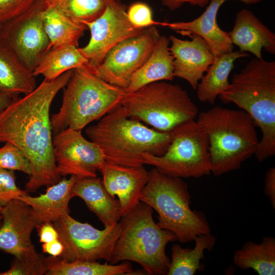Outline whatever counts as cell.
I'll return each instance as SVG.
<instances>
[{
    "label": "cell",
    "instance_id": "1",
    "mask_svg": "<svg viewBox=\"0 0 275 275\" xmlns=\"http://www.w3.org/2000/svg\"><path fill=\"white\" fill-rule=\"evenodd\" d=\"M73 72V69L53 80L44 79L31 93L15 97L0 112V143L16 146L29 161L31 175L25 186L27 193L61 180L53 153L50 108Z\"/></svg>",
    "mask_w": 275,
    "mask_h": 275
},
{
    "label": "cell",
    "instance_id": "2",
    "mask_svg": "<svg viewBox=\"0 0 275 275\" xmlns=\"http://www.w3.org/2000/svg\"><path fill=\"white\" fill-rule=\"evenodd\" d=\"M246 112L261 131L255 156L263 162L275 154V62L250 61L234 73L229 88L219 96Z\"/></svg>",
    "mask_w": 275,
    "mask_h": 275
},
{
    "label": "cell",
    "instance_id": "3",
    "mask_svg": "<svg viewBox=\"0 0 275 275\" xmlns=\"http://www.w3.org/2000/svg\"><path fill=\"white\" fill-rule=\"evenodd\" d=\"M86 133L105 161L127 166H143L144 154L163 155L172 138V131H160L129 118L121 105L88 127Z\"/></svg>",
    "mask_w": 275,
    "mask_h": 275
},
{
    "label": "cell",
    "instance_id": "4",
    "mask_svg": "<svg viewBox=\"0 0 275 275\" xmlns=\"http://www.w3.org/2000/svg\"><path fill=\"white\" fill-rule=\"evenodd\" d=\"M196 121L206 132L211 173L215 176L238 169L255 155L259 143L256 125L243 110L216 105L200 113Z\"/></svg>",
    "mask_w": 275,
    "mask_h": 275
},
{
    "label": "cell",
    "instance_id": "5",
    "mask_svg": "<svg viewBox=\"0 0 275 275\" xmlns=\"http://www.w3.org/2000/svg\"><path fill=\"white\" fill-rule=\"evenodd\" d=\"M63 89L61 106L50 117L53 135L67 129L81 130L120 105L125 93L124 89L104 81L87 66L73 69Z\"/></svg>",
    "mask_w": 275,
    "mask_h": 275
},
{
    "label": "cell",
    "instance_id": "6",
    "mask_svg": "<svg viewBox=\"0 0 275 275\" xmlns=\"http://www.w3.org/2000/svg\"><path fill=\"white\" fill-rule=\"evenodd\" d=\"M152 214L153 209L142 202L121 217L120 233L111 264L131 261L139 264L148 274H167L170 260L166 247L177 237L172 232L160 228Z\"/></svg>",
    "mask_w": 275,
    "mask_h": 275
},
{
    "label": "cell",
    "instance_id": "7",
    "mask_svg": "<svg viewBox=\"0 0 275 275\" xmlns=\"http://www.w3.org/2000/svg\"><path fill=\"white\" fill-rule=\"evenodd\" d=\"M148 173L140 200L157 212L156 224L160 228L173 233L181 243L211 233L204 214L190 208L191 196L186 182L180 178L163 175L155 168Z\"/></svg>",
    "mask_w": 275,
    "mask_h": 275
},
{
    "label": "cell",
    "instance_id": "8",
    "mask_svg": "<svg viewBox=\"0 0 275 275\" xmlns=\"http://www.w3.org/2000/svg\"><path fill=\"white\" fill-rule=\"evenodd\" d=\"M121 105L129 118L163 132H171L182 124L195 120L198 114L197 106L186 90L165 81L125 92Z\"/></svg>",
    "mask_w": 275,
    "mask_h": 275
},
{
    "label": "cell",
    "instance_id": "9",
    "mask_svg": "<svg viewBox=\"0 0 275 275\" xmlns=\"http://www.w3.org/2000/svg\"><path fill=\"white\" fill-rule=\"evenodd\" d=\"M172 138L166 152L156 156L142 155L144 164L153 166L160 173L173 177L200 178L211 174L206 132L195 120L172 131Z\"/></svg>",
    "mask_w": 275,
    "mask_h": 275
},
{
    "label": "cell",
    "instance_id": "10",
    "mask_svg": "<svg viewBox=\"0 0 275 275\" xmlns=\"http://www.w3.org/2000/svg\"><path fill=\"white\" fill-rule=\"evenodd\" d=\"M64 250L59 256L69 262L82 260L111 262L112 253L121 230L120 223L100 230L81 223L66 213L52 222Z\"/></svg>",
    "mask_w": 275,
    "mask_h": 275
},
{
    "label": "cell",
    "instance_id": "11",
    "mask_svg": "<svg viewBox=\"0 0 275 275\" xmlns=\"http://www.w3.org/2000/svg\"><path fill=\"white\" fill-rule=\"evenodd\" d=\"M160 37L154 25L144 29L140 34L113 47L93 72L104 81L125 90L132 76L150 56Z\"/></svg>",
    "mask_w": 275,
    "mask_h": 275
},
{
    "label": "cell",
    "instance_id": "12",
    "mask_svg": "<svg viewBox=\"0 0 275 275\" xmlns=\"http://www.w3.org/2000/svg\"><path fill=\"white\" fill-rule=\"evenodd\" d=\"M46 5L40 0L24 14L1 25L0 38L32 72L48 50L49 41L41 16Z\"/></svg>",
    "mask_w": 275,
    "mask_h": 275
},
{
    "label": "cell",
    "instance_id": "13",
    "mask_svg": "<svg viewBox=\"0 0 275 275\" xmlns=\"http://www.w3.org/2000/svg\"><path fill=\"white\" fill-rule=\"evenodd\" d=\"M85 25L91 37L88 43L79 49L88 61L87 67L93 71L113 47L124 39L140 34L144 29L130 23L126 6L118 0L109 4L101 15Z\"/></svg>",
    "mask_w": 275,
    "mask_h": 275
},
{
    "label": "cell",
    "instance_id": "14",
    "mask_svg": "<svg viewBox=\"0 0 275 275\" xmlns=\"http://www.w3.org/2000/svg\"><path fill=\"white\" fill-rule=\"evenodd\" d=\"M52 145L61 176L95 177L96 171L105 161L98 146L87 140L81 130L67 129L61 131L53 135Z\"/></svg>",
    "mask_w": 275,
    "mask_h": 275
},
{
    "label": "cell",
    "instance_id": "15",
    "mask_svg": "<svg viewBox=\"0 0 275 275\" xmlns=\"http://www.w3.org/2000/svg\"><path fill=\"white\" fill-rule=\"evenodd\" d=\"M3 223L0 228V250L15 257L35 249L31 234L37 226L31 208L21 200H12L0 211Z\"/></svg>",
    "mask_w": 275,
    "mask_h": 275
},
{
    "label": "cell",
    "instance_id": "16",
    "mask_svg": "<svg viewBox=\"0 0 275 275\" xmlns=\"http://www.w3.org/2000/svg\"><path fill=\"white\" fill-rule=\"evenodd\" d=\"M98 171L102 175L107 191L118 197L122 216L138 205L149 178L148 171L143 166H127L105 161Z\"/></svg>",
    "mask_w": 275,
    "mask_h": 275
},
{
    "label": "cell",
    "instance_id": "17",
    "mask_svg": "<svg viewBox=\"0 0 275 275\" xmlns=\"http://www.w3.org/2000/svg\"><path fill=\"white\" fill-rule=\"evenodd\" d=\"M228 0H211L204 12L198 17L187 22H160L159 25L166 26L183 36L196 34L207 43L216 58L233 51L234 45L229 33L218 25L217 15L221 6ZM244 4H252L262 0H237Z\"/></svg>",
    "mask_w": 275,
    "mask_h": 275
},
{
    "label": "cell",
    "instance_id": "18",
    "mask_svg": "<svg viewBox=\"0 0 275 275\" xmlns=\"http://www.w3.org/2000/svg\"><path fill=\"white\" fill-rule=\"evenodd\" d=\"M191 40L169 36V49L174 57V73L176 77L188 82L195 90L215 57L208 45L199 36L192 34Z\"/></svg>",
    "mask_w": 275,
    "mask_h": 275
},
{
    "label": "cell",
    "instance_id": "19",
    "mask_svg": "<svg viewBox=\"0 0 275 275\" xmlns=\"http://www.w3.org/2000/svg\"><path fill=\"white\" fill-rule=\"evenodd\" d=\"M231 42L239 51L262 58V50L275 53V34L250 10L243 9L236 14L234 25L229 33Z\"/></svg>",
    "mask_w": 275,
    "mask_h": 275
},
{
    "label": "cell",
    "instance_id": "20",
    "mask_svg": "<svg viewBox=\"0 0 275 275\" xmlns=\"http://www.w3.org/2000/svg\"><path fill=\"white\" fill-rule=\"evenodd\" d=\"M79 179L74 175L68 179L64 178L50 185L45 194L35 197L26 194L19 197L18 200L30 206L37 226L44 223H52L69 213L68 205L72 198L71 188Z\"/></svg>",
    "mask_w": 275,
    "mask_h": 275
},
{
    "label": "cell",
    "instance_id": "21",
    "mask_svg": "<svg viewBox=\"0 0 275 275\" xmlns=\"http://www.w3.org/2000/svg\"><path fill=\"white\" fill-rule=\"evenodd\" d=\"M71 194L72 198L78 197L84 201L89 210L102 222L104 228L118 222L122 217L119 200L107 191L102 180L99 178L78 179L73 184Z\"/></svg>",
    "mask_w": 275,
    "mask_h": 275
},
{
    "label": "cell",
    "instance_id": "22",
    "mask_svg": "<svg viewBox=\"0 0 275 275\" xmlns=\"http://www.w3.org/2000/svg\"><path fill=\"white\" fill-rule=\"evenodd\" d=\"M170 43L169 38L160 36L148 59L132 76L125 92H133L152 82L173 80L174 57Z\"/></svg>",
    "mask_w": 275,
    "mask_h": 275
},
{
    "label": "cell",
    "instance_id": "23",
    "mask_svg": "<svg viewBox=\"0 0 275 275\" xmlns=\"http://www.w3.org/2000/svg\"><path fill=\"white\" fill-rule=\"evenodd\" d=\"M35 77L0 38V91L13 97L28 94L37 87Z\"/></svg>",
    "mask_w": 275,
    "mask_h": 275
},
{
    "label": "cell",
    "instance_id": "24",
    "mask_svg": "<svg viewBox=\"0 0 275 275\" xmlns=\"http://www.w3.org/2000/svg\"><path fill=\"white\" fill-rule=\"evenodd\" d=\"M249 57L246 52L232 51L215 58L197 88V96L202 102L214 104L216 98L230 86L229 76L237 59Z\"/></svg>",
    "mask_w": 275,
    "mask_h": 275
},
{
    "label": "cell",
    "instance_id": "25",
    "mask_svg": "<svg viewBox=\"0 0 275 275\" xmlns=\"http://www.w3.org/2000/svg\"><path fill=\"white\" fill-rule=\"evenodd\" d=\"M234 264L243 270L253 269L259 275L275 274V239L264 236L261 242L246 241L233 257Z\"/></svg>",
    "mask_w": 275,
    "mask_h": 275
},
{
    "label": "cell",
    "instance_id": "26",
    "mask_svg": "<svg viewBox=\"0 0 275 275\" xmlns=\"http://www.w3.org/2000/svg\"><path fill=\"white\" fill-rule=\"evenodd\" d=\"M41 16L49 41L48 50L66 45L77 46L79 38L88 29L86 25L72 21L47 4L41 12Z\"/></svg>",
    "mask_w": 275,
    "mask_h": 275
},
{
    "label": "cell",
    "instance_id": "27",
    "mask_svg": "<svg viewBox=\"0 0 275 275\" xmlns=\"http://www.w3.org/2000/svg\"><path fill=\"white\" fill-rule=\"evenodd\" d=\"M87 60L77 46L63 45L47 51L33 71V74L35 77L43 75L44 79L53 80L69 70L87 66Z\"/></svg>",
    "mask_w": 275,
    "mask_h": 275
},
{
    "label": "cell",
    "instance_id": "28",
    "mask_svg": "<svg viewBox=\"0 0 275 275\" xmlns=\"http://www.w3.org/2000/svg\"><path fill=\"white\" fill-rule=\"evenodd\" d=\"M46 275H119L133 272L129 262L119 265L101 264L96 261H67L60 257H45Z\"/></svg>",
    "mask_w": 275,
    "mask_h": 275
},
{
    "label": "cell",
    "instance_id": "29",
    "mask_svg": "<svg viewBox=\"0 0 275 275\" xmlns=\"http://www.w3.org/2000/svg\"><path fill=\"white\" fill-rule=\"evenodd\" d=\"M194 241L193 249L183 248L178 244L172 245L168 275H194L201 269V260L204 258L205 251L212 250L216 239L210 233L200 235Z\"/></svg>",
    "mask_w": 275,
    "mask_h": 275
},
{
    "label": "cell",
    "instance_id": "30",
    "mask_svg": "<svg viewBox=\"0 0 275 275\" xmlns=\"http://www.w3.org/2000/svg\"><path fill=\"white\" fill-rule=\"evenodd\" d=\"M72 21L80 24L98 18L115 0H44Z\"/></svg>",
    "mask_w": 275,
    "mask_h": 275
},
{
    "label": "cell",
    "instance_id": "31",
    "mask_svg": "<svg viewBox=\"0 0 275 275\" xmlns=\"http://www.w3.org/2000/svg\"><path fill=\"white\" fill-rule=\"evenodd\" d=\"M47 271L45 257L36 249L19 256L15 257L10 268L0 275H42Z\"/></svg>",
    "mask_w": 275,
    "mask_h": 275
},
{
    "label": "cell",
    "instance_id": "32",
    "mask_svg": "<svg viewBox=\"0 0 275 275\" xmlns=\"http://www.w3.org/2000/svg\"><path fill=\"white\" fill-rule=\"evenodd\" d=\"M0 168L22 172L29 176L31 168L29 160L18 147L5 143L0 148Z\"/></svg>",
    "mask_w": 275,
    "mask_h": 275
},
{
    "label": "cell",
    "instance_id": "33",
    "mask_svg": "<svg viewBox=\"0 0 275 275\" xmlns=\"http://www.w3.org/2000/svg\"><path fill=\"white\" fill-rule=\"evenodd\" d=\"M16 178L14 171L0 168V204L2 206L28 194L17 186Z\"/></svg>",
    "mask_w": 275,
    "mask_h": 275
},
{
    "label": "cell",
    "instance_id": "34",
    "mask_svg": "<svg viewBox=\"0 0 275 275\" xmlns=\"http://www.w3.org/2000/svg\"><path fill=\"white\" fill-rule=\"evenodd\" d=\"M40 0H0V25L24 14Z\"/></svg>",
    "mask_w": 275,
    "mask_h": 275
},
{
    "label": "cell",
    "instance_id": "35",
    "mask_svg": "<svg viewBox=\"0 0 275 275\" xmlns=\"http://www.w3.org/2000/svg\"><path fill=\"white\" fill-rule=\"evenodd\" d=\"M127 15L130 23L139 29H143L159 24L160 22L153 20L150 7L143 2H136L131 5L127 11Z\"/></svg>",
    "mask_w": 275,
    "mask_h": 275
},
{
    "label": "cell",
    "instance_id": "36",
    "mask_svg": "<svg viewBox=\"0 0 275 275\" xmlns=\"http://www.w3.org/2000/svg\"><path fill=\"white\" fill-rule=\"evenodd\" d=\"M264 193L269 198L272 207L275 208V168H270L267 171L264 182Z\"/></svg>",
    "mask_w": 275,
    "mask_h": 275
},
{
    "label": "cell",
    "instance_id": "37",
    "mask_svg": "<svg viewBox=\"0 0 275 275\" xmlns=\"http://www.w3.org/2000/svg\"><path fill=\"white\" fill-rule=\"evenodd\" d=\"M40 242H49L59 238L58 233L52 223H44L38 226Z\"/></svg>",
    "mask_w": 275,
    "mask_h": 275
},
{
    "label": "cell",
    "instance_id": "38",
    "mask_svg": "<svg viewBox=\"0 0 275 275\" xmlns=\"http://www.w3.org/2000/svg\"><path fill=\"white\" fill-rule=\"evenodd\" d=\"M161 4L170 10L173 11L180 8L185 4L201 8L206 7L211 0H160Z\"/></svg>",
    "mask_w": 275,
    "mask_h": 275
},
{
    "label": "cell",
    "instance_id": "39",
    "mask_svg": "<svg viewBox=\"0 0 275 275\" xmlns=\"http://www.w3.org/2000/svg\"><path fill=\"white\" fill-rule=\"evenodd\" d=\"M42 248L44 253H47L52 257L60 256L64 250L63 245L59 238L43 243Z\"/></svg>",
    "mask_w": 275,
    "mask_h": 275
},
{
    "label": "cell",
    "instance_id": "40",
    "mask_svg": "<svg viewBox=\"0 0 275 275\" xmlns=\"http://www.w3.org/2000/svg\"><path fill=\"white\" fill-rule=\"evenodd\" d=\"M15 97L0 91V112L7 107Z\"/></svg>",
    "mask_w": 275,
    "mask_h": 275
},
{
    "label": "cell",
    "instance_id": "41",
    "mask_svg": "<svg viewBox=\"0 0 275 275\" xmlns=\"http://www.w3.org/2000/svg\"><path fill=\"white\" fill-rule=\"evenodd\" d=\"M2 208H3V206L0 204V211L2 210ZM2 217L1 215H0V228L2 226Z\"/></svg>",
    "mask_w": 275,
    "mask_h": 275
},
{
    "label": "cell",
    "instance_id": "42",
    "mask_svg": "<svg viewBox=\"0 0 275 275\" xmlns=\"http://www.w3.org/2000/svg\"><path fill=\"white\" fill-rule=\"evenodd\" d=\"M0 29H1V25H0Z\"/></svg>",
    "mask_w": 275,
    "mask_h": 275
}]
</instances>
